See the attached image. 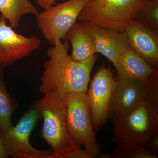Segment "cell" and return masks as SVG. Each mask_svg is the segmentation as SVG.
<instances>
[{
  "label": "cell",
  "instance_id": "1",
  "mask_svg": "<svg viewBox=\"0 0 158 158\" xmlns=\"http://www.w3.org/2000/svg\"><path fill=\"white\" fill-rule=\"evenodd\" d=\"M69 43L65 40H55L47 55L48 60L44 62V68L40 80V90L43 94L56 90L60 93H87L90 73L96 59V54L85 61L73 60L68 54Z\"/></svg>",
  "mask_w": 158,
  "mask_h": 158
},
{
  "label": "cell",
  "instance_id": "2",
  "mask_svg": "<svg viewBox=\"0 0 158 158\" xmlns=\"http://www.w3.org/2000/svg\"><path fill=\"white\" fill-rule=\"evenodd\" d=\"M65 94L52 90L34 102L44 119L41 137L56 158H92L73 141L66 124Z\"/></svg>",
  "mask_w": 158,
  "mask_h": 158
},
{
  "label": "cell",
  "instance_id": "3",
  "mask_svg": "<svg viewBox=\"0 0 158 158\" xmlns=\"http://www.w3.org/2000/svg\"><path fill=\"white\" fill-rule=\"evenodd\" d=\"M149 0H86L78 19L123 31Z\"/></svg>",
  "mask_w": 158,
  "mask_h": 158
},
{
  "label": "cell",
  "instance_id": "4",
  "mask_svg": "<svg viewBox=\"0 0 158 158\" xmlns=\"http://www.w3.org/2000/svg\"><path fill=\"white\" fill-rule=\"evenodd\" d=\"M65 101L66 127L69 136L79 146L84 147L92 158L98 157L102 147L93 130L87 94H67Z\"/></svg>",
  "mask_w": 158,
  "mask_h": 158
},
{
  "label": "cell",
  "instance_id": "5",
  "mask_svg": "<svg viewBox=\"0 0 158 158\" xmlns=\"http://www.w3.org/2000/svg\"><path fill=\"white\" fill-rule=\"evenodd\" d=\"M114 143L143 146L158 132V115L142 103L131 113L113 121Z\"/></svg>",
  "mask_w": 158,
  "mask_h": 158
},
{
  "label": "cell",
  "instance_id": "6",
  "mask_svg": "<svg viewBox=\"0 0 158 158\" xmlns=\"http://www.w3.org/2000/svg\"><path fill=\"white\" fill-rule=\"evenodd\" d=\"M86 0H69L56 4L36 15L37 26L52 45L55 40H65L69 29L76 22Z\"/></svg>",
  "mask_w": 158,
  "mask_h": 158
},
{
  "label": "cell",
  "instance_id": "7",
  "mask_svg": "<svg viewBox=\"0 0 158 158\" xmlns=\"http://www.w3.org/2000/svg\"><path fill=\"white\" fill-rule=\"evenodd\" d=\"M41 116L35 108L27 112L15 126L0 132V139L9 156L18 158H56L50 151L40 150L30 144V137Z\"/></svg>",
  "mask_w": 158,
  "mask_h": 158
},
{
  "label": "cell",
  "instance_id": "8",
  "mask_svg": "<svg viewBox=\"0 0 158 158\" xmlns=\"http://www.w3.org/2000/svg\"><path fill=\"white\" fill-rule=\"evenodd\" d=\"M115 85L111 69L105 66L99 69L90 82L86 94L95 131L103 127L109 118L110 100Z\"/></svg>",
  "mask_w": 158,
  "mask_h": 158
},
{
  "label": "cell",
  "instance_id": "9",
  "mask_svg": "<svg viewBox=\"0 0 158 158\" xmlns=\"http://www.w3.org/2000/svg\"><path fill=\"white\" fill-rule=\"evenodd\" d=\"M7 19L0 16V68L3 69L18 60L28 56L40 48L41 42L37 36L26 37L18 34Z\"/></svg>",
  "mask_w": 158,
  "mask_h": 158
},
{
  "label": "cell",
  "instance_id": "10",
  "mask_svg": "<svg viewBox=\"0 0 158 158\" xmlns=\"http://www.w3.org/2000/svg\"><path fill=\"white\" fill-rule=\"evenodd\" d=\"M110 100L109 118L115 120L131 113L143 103L147 82L117 76Z\"/></svg>",
  "mask_w": 158,
  "mask_h": 158
},
{
  "label": "cell",
  "instance_id": "11",
  "mask_svg": "<svg viewBox=\"0 0 158 158\" xmlns=\"http://www.w3.org/2000/svg\"><path fill=\"white\" fill-rule=\"evenodd\" d=\"M129 47L156 69L158 68V33L133 20L125 28Z\"/></svg>",
  "mask_w": 158,
  "mask_h": 158
},
{
  "label": "cell",
  "instance_id": "12",
  "mask_svg": "<svg viewBox=\"0 0 158 158\" xmlns=\"http://www.w3.org/2000/svg\"><path fill=\"white\" fill-rule=\"evenodd\" d=\"M92 34L97 53L103 55L113 64L121 54L129 48L123 31L104 28L90 23H83Z\"/></svg>",
  "mask_w": 158,
  "mask_h": 158
},
{
  "label": "cell",
  "instance_id": "13",
  "mask_svg": "<svg viewBox=\"0 0 158 158\" xmlns=\"http://www.w3.org/2000/svg\"><path fill=\"white\" fill-rule=\"evenodd\" d=\"M113 65L117 76L132 81H147L158 72L130 47L117 58Z\"/></svg>",
  "mask_w": 158,
  "mask_h": 158
},
{
  "label": "cell",
  "instance_id": "14",
  "mask_svg": "<svg viewBox=\"0 0 158 158\" xmlns=\"http://www.w3.org/2000/svg\"><path fill=\"white\" fill-rule=\"evenodd\" d=\"M65 40L71 44L69 56L73 61L83 62L97 54L93 36L81 22L74 24L67 32Z\"/></svg>",
  "mask_w": 158,
  "mask_h": 158
},
{
  "label": "cell",
  "instance_id": "15",
  "mask_svg": "<svg viewBox=\"0 0 158 158\" xmlns=\"http://www.w3.org/2000/svg\"><path fill=\"white\" fill-rule=\"evenodd\" d=\"M38 12L29 0H0L1 15L9 20L13 28L19 25L22 16L27 14L36 15Z\"/></svg>",
  "mask_w": 158,
  "mask_h": 158
},
{
  "label": "cell",
  "instance_id": "16",
  "mask_svg": "<svg viewBox=\"0 0 158 158\" xmlns=\"http://www.w3.org/2000/svg\"><path fill=\"white\" fill-rule=\"evenodd\" d=\"M14 100L7 91L3 69L0 70V132L9 129L13 124L12 115Z\"/></svg>",
  "mask_w": 158,
  "mask_h": 158
},
{
  "label": "cell",
  "instance_id": "17",
  "mask_svg": "<svg viewBox=\"0 0 158 158\" xmlns=\"http://www.w3.org/2000/svg\"><path fill=\"white\" fill-rule=\"evenodd\" d=\"M158 154L141 145L118 144L111 158H157Z\"/></svg>",
  "mask_w": 158,
  "mask_h": 158
},
{
  "label": "cell",
  "instance_id": "18",
  "mask_svg": "<svg viewBox=\"0 0 158 158\" xmlns=\"http://www.w3.org/2000/svg\"><path fill=\"white\" fill-rule=\"evenodd\" d=\"M134 20L158 33V0H149Z\"/></svg>",
  "mask_w": 158,
  "mask_h": 158
},
{
  "label": "cell",
  "instance_id": "19",
  "mask_svg": "<svg viewBox=\"0 0 158 158\" xmlns=\"http://www.w3.org/2000/svg\"><path fill=\"white\" fill-rule=\"evenodd\" d=\"M143 103L158 115V71L147 81Z\"/></svg>",
  "mask_w": 158,
  "mask_h": 158
},
{
  "label": "cell",
  "instance_id": "20",
  "mask_svg": "<svg viewBox=\"0 0 158 158\" xmlns=\"http://www.w3.org/2000/svg\"><path fill=\"white\" fill-rule=\"evenodd\" d=\"M143 146L151 151L158 154V132L155 133L144 143Z\"/></svg>",
  "mask_w": 158,
  "mask_h": 158
},
{
  "label": "cell",
  "instance_id": "21",
  "mask_svg": "<svg viewBox=\"0 0 158 158\" xmlns=\"http://www.w3.org/2000/svg\"><path fill=\"white\" fill-rule=\"evenodd\" d=\"M57 0H36L37 5L44 9H47L53 5H56Z\"/></svg>",
  "mask_w": 158,
  "mask_h": 158
},
{
  "label": "cell",
  "instance_id": "22",
  "mask_svg": "<svg viewBox=\"0 0 158 158\" xmlns=\"http://www.w3.org/2000/svg\"><path fill=\"white\" fill-rule=\"evenodd\" d=\"M9 156L0 139V158H9Z\"/></svg>",
  "mask_w": 158,
  "mask_h": 158
},
{
  "label": "cell",
  "instance_id": "23",
  "mask_svg": "<svg viewBox=\"0 0 158 158\" xmlns=\"http://www.w3.org/2000/svg\"><path fill=\"white\" fill-rule=\"evenodd\" d=\"M1 69H2L0 68V70H1Z\"/></svg>",
  "mask_w": 158,
  "mask_h": 158
},
{
  "label": "cell",
  "instance_id": "24",
  "mask_svg": "<svg viewBox=\"0 0 158 158\" xmlns=\"http://www.w3.org/2000/svg\"><path fill=\"white\" fill-rule=\"evenodd\" d=\"M1 14H0V16H1Z\"/></svg>",
  "mask_w": 158,
  "mask_h": 158
}]
</instances>
